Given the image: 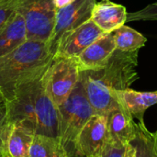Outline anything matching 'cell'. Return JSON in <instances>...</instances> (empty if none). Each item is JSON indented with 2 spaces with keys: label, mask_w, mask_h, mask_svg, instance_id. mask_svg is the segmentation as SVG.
<instances>
[{
  "label": "cell",
  "mask_w": 157,
  "mask_h": 157,
  "mask_svg": "<svg viewBox=\"0 0 157 157\" xmlns=\"http://www.w3.org/2000/svg\"><path fill=\"white\" fill-rule=\"evenodd\" d=\"M138 52L116 49L103 66L80 71V78L96 114L106 115L119 107L116 92L129 88L138 79Z\"/></svg>",
  "instance_id": "6da1fadb"
},
{
  "label": "cell",
  "mask_w": 157,
  "mask_h": 157,
  "mask_svg": "<svg viewBox=\"0 0 157 157\" xmlns=\"http://www.w3.org/2000/svg\"><path fill=\"white\" fill-rule=\"evenodd\" d=\"M47 71V70H46ZM21 83L9 104V121L22 122L35 134L61 140L60 113L52 99L45 81V72Z\"/></svg>",
  "instance_id": "7a4b0ae2"
},
{
  "label": "cell",
  "mask_w": 157,
  "mask_h": 157,
  "mask_svg": "<svg viewBox=\"0 0 157 157\" xmlns=\"http://www.w3.org/2000/svg\"><path fill=\"white\" fill-rule=\"evenodd\" d=\"M48 42L28 40L0 57V91L9 101L24 81L46 71L53 60Z\"/></svg>",
  "instance_id": "3957f363"
},
{
  "label": "cell",
  "mask_w": 157,
  "mask_h": 157,
  "mask_svg": "<svg viewBox=\"0 0 157 157\" xmlns=\"http://www.w3.org/2000/svg\"><path fill=\"white\" fill-rule=\"evenodd\" d=\"M58 109L61 143L67 155L75 157V144L78 135L86 122L96 115L80 76L69 97L63 104L58 106Z\"/></svg>",
  "instance_id": "277c9868"
},
{
  "label": "cell",
  "mask_w": 157,
  "mask_h": 157,
  "mask_svg": "<svg viewBox=\"0 0 157 157\" xmlns=\"http://www.w3.org/2000/svg\"><path fill=\"white\" fill-rule=\"evenodd\" d=\"M16 11L25 20L28 40L48 42L57 12L54 0H17Z\"/></svg>",
  "instance_id": "5b68a950"
},
{
  "label": "cell",
  "mask_w": 157,
  "mask_h": 157,
  "mask_svg": "<svg viewBox=\"0 0 157 157\" xmlns=\"http://www.w3.org/2000/svg\"><path fill=\"white\" fill-rule=\"evenodd\" d=\"M80 71L76 58H53L45 72V81L47 90L57 106L63 104L73 91L79 80Z\"/></svg>",
  "instance_id": "8992f818"
},
{
  "label": "cell",
  "mask_w": 157,
  "mask_h": 157,
  "mask_svg": "<svg viewBox=\"0 0 157 157\" xmlns=\"http://www.w3.org/2000/svg\"><path fill=\"white\" fill-rule=\"evenodd\" d=\"M96 0H75L69 6L57 9L55 24L48 40L49 50L54 57L62 39L91 19Z\"/></svg>",
  "instance_id": "52a82bcc"
},
{
  "label": "cell",
  "mask_w": 157,
  "mask_h": 157,
  "mask_svg": "<svg viewBox=\"0 0 157 157\" xmlns=\"http://www.w3.org/2000/svg\"><path fill=\"white\" fill-rule=\"evenodd\" d=\"M109 142L106 115H94L80 132L75 144V157L98 155Z\"/></svg>",
  "instance_id": "ba28073f"
},
{
  "label": "cell",
  "mask_w": 157,
  "mask_h": 157,
  "mask_svg": "<svg viewBox=\"0 0 157 157\" xmlns=\"http://www.w3.org/2000/svg\"><path fill=\"white\" fill-rule=\"evenodd\" d=\"M104 34L105 32L90 19L62 39L54 57L76 58Z\"/></svg>",
  "instance_id": "9c48e42d"
},
{
  "label": "cell",
  "mask_w": 157,
  "mask_h": 157,
  "mask_svg": "<svg viewBox=\"0 0 157 157\" xmlns=\"http://www.w3.org/2000/svg\"><path fill=\"white\" fill-rule=\"evenodd\" d=\"M109 141L127 145L136 133V123L129 111L121 105L106 114Z\"/></svg>",
  "instance_id": "30bf717a"
},
{
  "label": "cell",
  "mask_w": 157,
  "mask_h": 157,
  "mask_svg": "<svg viewBox=\"0 0 157 157\" xmlns=\"http://www.w3.org/2000/svg\"><path fill=\"white\" fill-rule=\"evenodd\" d=\"M115 50L113 33H105L76 57L80 70H92L103 66Z\"/></svg>",
  "instance_id": "8fae6325"
},
{
  "label": "cell",
  "mask_w": 157,
  "mask_h": 157,
  "mask_svg": "<svg viewBox=\"0 0 157 157\" xmlns=\"http://www.w3.org/2000/svg\"><path fill=\"white\" fill-rule=\"evenodd\" d=\"M127 14L124 6L113 3L110 0H101L96 3L91 20L105 33H111L127 22Z\"/></svg>",
  "instance_id": "7c38bea8"
},
{
  "label": "cell",
  "mask_w": 157,
  "mask_h": 157,
  "mask_svg": "<svg viewBox=\"0 0 157 157\" xmlns=\"http://www.w3.org/2000/svg\"><path fill=\"white\" fill-rule=\"evenodd\" d=\"M27 40L28 33L25 20L16 11L0 28V57L11 52Z\"/></svg>",
  "instance_id": "4fadbf2b"
},
{
  "label": "cell",
  "mask_w": 157,
  "mask_h": 157,
  "mask_svg": "<svg viewBox=\"0 0 157 157\" xmlns=\"http://www.w3.org/2000/svg\"><path fill=\"white\" fill-rule=\"evenodd\" d=\"M116 98L120 105L126 109L133 119L144 122L145 111L152 106L157 105V91L140 92L132 88L117 91Z\"/></svg>",
  "instance_id": "5bb4252c"
},
{
  "label": "cell",
  "mask_w": 157,
  "mask_h": 157,
  "mask_svg": "<svg viewBox=\"0 0 157 157\" xmlns=\"http://www.w3.org/2000/svg\"><path fill=\"white\" fill-rule=\"evenodd\" d=\"M35 132L22 122L12 124L6 144V153L9 157H29Z\"/></svg>",
  "instance_id": "9a60e30c"
},
{
  "label": "cell",
  "mask_w": 157,
  "mask_h": 157,
  "mask_svg": "<svg viewBox=\"0 0 157 157\" xmlns=\"http://www.w3.org/2000/svg\"><path fill=\"white\" fill-rule=\"evenodd\" d=\"M130 144L135 149V157H157V132H150L144 122L136 123V133Z\"/></svg>",
  "instance_id": "2e32d148"
},
{
  "label": "cell",
  "mask_w": 157,
  "mask_h": 157,
  "mask_svg": "<svg viewBox=\"0 0 157 157\" xmlns=\"http://www.w3.org/2000/svg\"><path fill=\"white\" fill-rule=\"evenodd\" d=\"M65 155H67V153L60 139L35 134L29 157H64Z\"/></svg>",
  "instance_id": "e0dca14e"
},
{
  "label": "cell",
  "mask_w": 157,
  "mask_h": 157,
  "mask_svg": "<svg viewBox=\"0 0 157 157\" xmlns=\"http://www.w3.org/2000/svg\"><path fill=\"white\" fill-rule=\"evenodd\" d=\"M112 33L116 49L124 52L140 50L147 41V39L143 34L125 25H122Z\"/></svg>",
  "instance_id": "ac0fdd59"
},
{
  "label": "cell",
  "mask_w": 157,
  "mask_h": 157,
  "mask_svg": "<svg viewBox=\"0 0 157 157\" xmlns=\"http://www.w3.org/2000/svg\"><path fill=\"white\" fill-rule=\"evenodd\" d=\"M11 128L8 100L0 91V151L2 152H6V144Z\"/></svg>",
  "instance_id": "d6986e66"
},
{
  "label": "cell",
  "mask_w": 157,
  "mask_h": 157,
  "mask_svg": "<svg viewBox=\"0 0 157 157\" xmlns=\"http://www.w3.org/2000/svg\"><path fill=\"white\" fill-rule=\"evenodd\" d=\"M157 21V1L143 9L127 14V21Z\"/></svg>",
  "instance_id": "ffe728a7"
},
{
  "label": "cell",
  "mask_w": 157,
  "mask_h": 157,
  "mask_svg": "<svg viewBox=\"0 0 157 157\" xmlns=\"http://www.w3.org/2000/svg\"><path fill=\"white\" fill-rule=\"evenodd\" d=\"M125 152L126 145L109 141L98 155L93 157H125Z\"/></svg>",
  "instance_id": "44dd1931"
},
{
  "label": "cell",
  "mask_w": 157,
  "mask_h": 157,
  "mask_svg": "<svg viewBox=\"0 0 157 157\" xmlns=\"http://www.w3.org/2000/svg\"><path fill=\"white\" fill-rule=\"evenodd\" d=\"M17 0H0V28L16 12Z\"/></svg>",
  "instance_id": "7402d4cb"
},
{
  "label": "cell",
  "mask_w": 157,
  "mask_h": 157,
  "mask_svg": "<svg viewBox=\"0 0 157 157\" xmlns=\"http://www.w3.org/2000/svg\"><path fill=\"white\" fill-rule=\"evenodd\" d=\"M75 0H54V4L57 9L65 7L67 6H69L70 4H72Z\"/></svg>",
  "instance_id": "603a6c76"
},
{
  "label": "cell",
  "mask_w": 157,
  "mask_h": 157,
  "mask_svg": "<svg viewBox=\"0 0 157 157\" xmlns=\"http://www.w3.org/2000/svg\"><path fill=\"white\" fill-rule=\"evenodd\" d=\"M125 157H135V149L131 144H128L126 145Z\"/></svg>",
  "instance_id": "cb8c5ba5"
},
{
  "label": "cell",
  "mask_w": 157,
  "mask_h": 157,
  "mask_svg": "<svg viewBox=\"0 0 157 157\" xmlns=\"http://www.w3.org/2000/svg\"><path fill=\"white\" fill-rule=\"evenodd\" d=\"M0 157H9V156L6 155V152H2V151H0Z\"/></svg>",
  "instance_id": "d4e9b609"
},
{
  "label": "cell",
  "mask_w": 157,
  "mask_h": 157,
  "mask_svg": "<svg viewBox=\"0 0 157 157\" xmlns=\"http://www.w3.org/2000/svg\"><path fill=\"white\" fill-rule=\"evenodd\" d=\"M64 157H75V156H71V155H65Z\"/></svg>",
  "instance_id": "484cf974"
},
{
  "label": "cell",
  "mask_w": 157,
  "mask_h": 157,
  "mask_svg": "<svg viewBox=\"0 0 157 157\" xmlns=\"http://www.w3.org/2000/svg\"><path fill=\"white\" fill-rule=\"evenodd\" d=\"M156 132H157V131H156Z\"/></svg>",
  "instance_id": "4316f807"
}]
</instances>
